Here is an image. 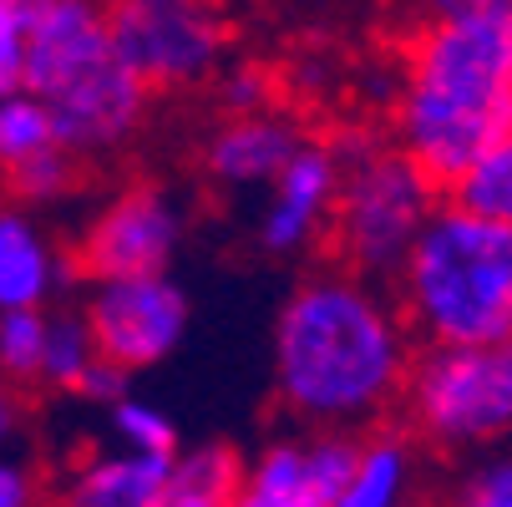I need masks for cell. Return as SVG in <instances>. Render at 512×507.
I'll list each match as a JSON object with an SVG mask.
<instances>
[{"mask_svg":"<svg viewBox=\"0 0 512 507\" xmlns=\"http://www.w3.org/2000/svg\"><path fill=\"white\" fill-rule=\"evenodd\" d=\"M512 137V0L442 6L411 41L396 87L401 158L431 188H452Z\"/></svg>","mask_w":512,"mask_h":507,"instance_id":"1","label":"cell"},{"mask_svg":"<svg viewBox=\"0 0 512 507\" xmlns=\"http://www.w3.org/2000/svg\"><path fill=\"white\" fill-rule=\"evenodd\" d=\"M411 371L401 315L355 274H315L274 320V391L315 426H355L386 411Z\"/></svg>","mask_w":512,"mask_h":507,"instance_id":"2","label":"cell"},{"mask_svg":"<svg viewBox=\"0 0 512 507\" xmlns=\"http://www.w3.org/2000/svg\"><path fill=\"white\" fill-rule=\"evenodd\" d=\"M401 310L436 350H497L512 340V229L452 203L401 264Z\"/></svg>","mask_w":512,"mask_h":507,"instance_id":"3","label":"cell"},{"mask_svg":"<svg viewBox=\"0 0 512 507\" xmlns=\"http://www.w3.org/2000/svg\"><path fill=\"white\" fill-rule=\"evenodd\" d=\"M436 213V188L421 168H411L401 153H376L340 178L335 198V249L350 264L355 279L401 274L411 244Z\"/></svg>","mask_w":512,"mask_h":507,"instance_id":"4","label":"cell"},{"mask_svg":"<svg viewBox=\"0 0 512 507\" xmlns=\"http://www.w3.org/2000/svg\"><path fill=\"white\" fill-rule=\"evenodd\" d=\"M406 401L426 437L467 447L512 426V340L497 350H426L406 371Z\"/></svg>","mask_w":512,"mask_h":507,"instance_id":"5","label":"cell"},{"mask_svg":"<svg viewBox=\"0 0 512 507\" xmlns=\"http://www.w3.org/2000/svg\"><path fill=\"white\" fill-rule=\"evenodd\" d=\"M112 61L137 87H198L229 51V31L213 11L188 0H122L107 11Z\"/></svg>","mask_w":512,"mask_h":507,"instance_id":"6","label":"cell"},{"mask_svg":"<svg viewBox=\"0 0 512 507\" xmlns=\"http://www.w3.org/2000/svg\"><path fill=\"white\" fill-rule=\"evenodd\" d=\"M82 320L92 330L97 360L117 371H142L168 360L188 330V300L183 289L158 274V279H102L82 305Z\"/></svg>","mask_w":512,"mask_h":507,"instance_id":"7","label":"cell"},{"mask_svg":"<svg viewBox=\"0 0 512 507\" xmlns=\"http://www.w3.org/2000/svg\"><path fill=\"white\" fill-rule=\"evenodd\" d=\"M178 239H183L178 203L153 183H137V188H122L87 224L77 244V264L97 284L102 279H158L168 274Z\"/></svg>","mask_w":512,"mask_h":507,"instance_id":"8","label":"cell"},{"mask_svg":"<svg viewBox=\"0 0 512 507\" xmlns=\"http://www.w3.org/2000/svg\"><path fill=\"white\" fill-rule=\"evenodd\" d=\"M46 112H51V132H56L61 153H71V158L112 153L142 127L148 87H137L117 61H102L87 77L61 87L56 97H46Z\"/></svg>","mask_w":512,"mask_h":507,"instance_id":"9","label":"cell"},{"mask_svg":"<svg viewBox=\"0 0 512 507\" xmlns=\"http://www.w3.org/2000/svg\"><path fill=\"white\" fill-rule=\"evenodd\" d=\"M102 61H112L107 11L87 6V0H31L26 82H21L26 97L46 102Z\"/></svg>","mask_w":512,"mask_h":507,"instance_id":"10","label":"cell"},{"mask_svg":"<svg viewBox=\"0 0 512 507\" xmlns=\"http://www.w3.org/2000/svg\"><path fill=\"white\" fill-rule=\"evenodd\" d=\"M335 198H340V168H335L330 148L305 142L289 158V168L274 178V198L259 213V249L264 254H300L320 234V224L335 213Z\"/></svg>","mask_w":512,"mask_h":507,"instance_id":"11","label":"cell"},{"mask_svg":"<svg viewBox=\"0 0 512 507\" xmlns=\"http://www.w3.org/2000/svg\"><path fill=\"white\" fill-rule=\"evenodd\" d=\"M305 148L300 127L279 117V112H264V117H239V122H218L203 142V173L218 183V188H259L289 168Z\"/></svg>","mask_w":512,"mask_h":507,"instance_id":"12","label":"cell"},{"mask_svg":"<svg viewBox=\"0 0 512 507\" xmlns=\"http://www.w3.org/2000/svg\"><path fill=\"white\" fill-rule=\"evenodd\" d=\"M82 279L77 254H56L26 213L0 208V315L41 310Z\"/></svg>","mask_w":512,"mask_h":507,"instance_id":"13","label":"cell"},{"mask_svg":"<svg viewBox=\"0 0 512 507\" xmlns=\"http://www.w3.org/2000/svg\"><path fill=\"white\" fill-rule=\"evenodd\" d=\"M168 482H173V457L112 452L71 472L61 507H158Z\"/></svg>","mask_w":512,"mask_h":507,"instance_id":"14","label":"cell"},{"mask_svg":"<svg viewBox=\"0 0 512 507\" xmlns=\"http://www.w3.org/2000/svg\"><path fill=\"white\" fill-rule=\"evenodd\" d=\"M406 487H411V447L401 437H371L360 442L355 477L335 507H401Z\"/></svg>","mask_w":512,"mask_h":507,"instance_id":"15","label":"cell"},{"mask_svg":"<svg viewBox=\"0 0 512 507\" xmlns=\"http://www.w3.org/2000/svg\"><path fill=\"white\" fill-rule=\"evenodd\" d=\"M447 193H452L457 213H472V219L512 229V137L497 142V148H487Z\"/></svg>","mask_w":512,"mask_h":507,"instance_id":"16","label":"cell"},{"mask_svg":"<svg viewBox=\"0 0 512 507\" xmlns=\"http://www.w3.org/2000/svg\"><path fill=\"white\" fill-rule=\"evenodd\" d=\"M244 497H249L254 507H315L305 447H300V442H274V447L244 472Z\"/></svg>","mask_w":512,"mask_h":507,"instance_id":"17","label":"cell"},{"mask_svg":"<svg viewBox=\"0 0 512 507\" xmlns=\"http://www.w3.org/2000/svg\"><path fill=\"white\" fill-rule=\"evenodd\" d=\"M97 366V345L82 320V310L46 315V355H41V381L56 391H77L82 376Z\"/></svg>","mask_w":512,"mask_h":507,"instance_id":"18","label":"cell"},{"mask_svg":"<svg viewBox=\"0 0 512 507\" xmlns=\"http://www.w3.org/2000/svg\"><path fill=\"white\" fill-rule=\"evenodd\" d=\"M56 148V132H51V112L36 97H6L0 102V173H16L21 163H31L36 153Z\"/></svg>","mask_w":512,"mask_h":507,"instance_id":"19","label":"cell"},{"mask_svg":"<svg viewBox=\"0 0 512 507\" xmlns=\"http://www.w3.org/2000/svg\"><path fill=\"white\" fill-rule=\"evenodd\" d=\"M46 355V315L41 310H11L0 315V386H31L41 381Z\"/></svg>","mask_w":512,"mask_h":507,"instance_id":"20","label":"cell"},{"mask_svg":"<svg viewBox=\"0 0 512 507\" xmlns=\"http://www.w3.org/2000/svg\"><path fill=\"white\" fill-rule=\"evenodd\" d=\"M355 462H360V442L345 437V431H320L315 442H305V467H310L315 507H335L340 502V492L355 477Z\"/></svg>","mask_w":512,"mask_h":507,"instance_id":"21","label":"cell"},{"mask_svg":"<svg viewBox=\"0 0 512 507\" xmlns=\"http://www.w3.org/2000/svg\"><path fill=\"white\" fill-rule=\"evenodd\" d=\"M112 431H117L122 452H137V457H173V447H178L173 421L158 406L137 401V396H127V401L112 406Z\"/></svg>","mask_w":512,"mask_h":507,"instance_id":"22","label":"cell"},{"mask_svg":"<svg viewBox=\"0 0 512 507\" xmlns=\"http://www.w3.org/2000/svg\"><path fill=\"white\" fill-rule=\"evenodd\" d=\"M269 97H274V71L264 61H229L218 71V107L229 112V122L264 117Z\"/></svg>","mask_w":512,"mask_h":507,"instance_id":"23","label":"cell"},{"mask_svg":"<svg viewBox=\"0 0 512 507\" xmlns=\"http://www.w3.org/2000/svg\"><path fill=\"white\" fill-rule=\"evenodd\" d=\"M11 188L21 193V203H61L77 188V158L61 153V148H46L11 173Z\"/></svg>","mask_w":512,"mask_h":507,"instance_id":"24","label":"cell"},{"mask_svg":"<svg viewBox=\"0 0 512 507\" xmlns=\"http://www.w3.org/2000/svg\"><path fill=\"white\" fill-rule=\"evenodd\" d=\"M26 31H31V0H0V102L21 97V82H26Z\"/></svg>","mask_w":512,"mask_h":507,"instance_id":"25","label":"cell"},{"mask_svg":"<svg viewBox=\"0 0 512 507\" xmlns=\"http://www.w3.org/2000/svg\"><path fill=\"white\" fill-rule=\"evenodd\" d=\"M462 507H512V462L482 467V472L462 487Z\"/></svg>","mask_w":512,"mask_h":507,"instance_id":"26","label":"cell"},{"mask_svg":"<svg viewBox=\"0 0 512 507\" xmlns=\"http://www.w3.org/2000/svg\"><path fill=\"white\" fill-rule=\"evenodd\" d=\"M0 507H41L36 472L16 457H0Z\"/></svg>","mask_w":512,"mask_h":507,"instance_id":"27","label":"cell"},{"mask_svg":"<svg viewBox=\"0 0 512 507\" xmlns=\"http://www.w3.org/2000/svg\"><path fill=\"white\" fill-rule=\"evenodd\" d=\"M77 396H82V401H107V406H117V401H127V371H117V366H107V360H97V366L82 376Z\"/></svg>","mask_w":512,"mask_h":507,"instance_id":"28","label":"cell"},{"mask_svg":"<svg viewBox=\"0 0 512 507\" xmlns=\"http://www.w3.org/2000/svg\"><path fill=\"white\" fill-rule=\"evenodd\" d=\"M21 437H26V401L11 386H0V457H11Z\"/></svg>","mask_w":512,"mask_h":507,"instance_id":"29","label":"cell"},{"mask_svg":"<svg viewBox=\"0 0 512 507\" xmlns=\"http://www.w3.org/2000/svg\"><path fill=\"white\" fill-rule=\"evenodd\" d=\"M158 507H234V502L208 497V492H188V487H173V482H168V492H163V502H158Z\"/></svg>","mask_w":512,"mask_h":507,"instance_id":"30","label":"cell"},{"mask_svg":"<svg viewBox=\"0 0 512 507\" xmlns=\"http://www.w3.org/2000/svg\"><path fill=\"white\" fill-rule=\"evenodd\" d=\"M234 507H254V502H249V497H244V487H239V497H234Z\"/></svg>","mask_w":512,"mask_h":507,"instance_id":"31","label":"cell"}]
</instances>
